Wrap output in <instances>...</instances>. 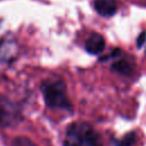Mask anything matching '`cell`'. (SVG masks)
I'll list each match as a JSON object with an SVG mask.
<instances>
[{"label": "cell", "instance_id": "6da1fadb", "mask_svg": "<svg viewBox=\"0 0 146 146\" xmlns=\"http://www.w3.org/2000/svg\"><path fill=\"white\" fill-rule=\"evenodd\" d=\"M64 146H103V144L100 137L91 125L76 122L67 128Z\"/></svg>", "mask_w": 146, "mask_h": 146}, {"label": "cell", "instance_id": "7a4b0ae2", "mask_svg": "<svg viewBox=\"0 0 146 146\" xmlns=\"http://www.w3.org/2000/svg\"><path fill=\"white\" fill-rule=\"evenodd\" d=\"M41 90L47 106L54 108H68L70 102L66 96L65 83L60 80H47L42 82Z\"/></svg>", "mask_w": 146, "mask_h": 146}, {"label": "cell", "instance_id": "3957f363", "mask_svg": "<svg viewBox=\"0 0 146 146\" xmlns=\"http://www.w3.org/2000/svg\"><path fill=\"white\" fill-rule=\"evenodd\" d=\"M22 120L19 108L5 96H0V125L11 127Z\"/></svg>", "mask_w": 146, "mask_h": 146}, {"label": "cell", "instance_id": "277c9868", "mask_svg": "<svg viewBox=\"0 0 146 146\" xmlns=\"http://www.w3.org/2000/svg\"><path fill=\"white\" fill-rule=\"evenodd\" d=\"M105 48V40L100 34L94 33L86 41V50L92 55L102 52Z\"/></svg>", "mask_w": 146, "mask_h": 146}, {"label": "cell", "instance_id": "5b68a950", "mask_svg": "<svg viewBox=\"0 0 146 146\" xmlns=\"http://www.w3.org/2000/svg\"><path fill=\"white\" fill-rule=\"evenodd\" d=\"M95 9L102 16H112L117 10L116 0H95Z\"/></svg>", "mask_w": 146, "mask_h": 146}, {"label": "cell", "instance_id": "8992f818", "mask_svg": "<svg viewBox=\"0 0 146 146\" xmlns=\"http://www.w3.org/2000/svg\"><path fill=\"white\" fill-rule=\"evenodd\" d=\"M112 70L117 72V73H120V74H124V75L131 73V66L125 60H117V62H115L112 65Z\"/></svg>", "mask_w": 146, "mask_h": 146}, {"label": "cell", "instance_id": "52a82bcc", "mask_svg": "<svg viewBox=\"0 0 146 146\" xmlns=\"http://www.w3.org/2000/svg\"><path fill=\"white\" fill-rule=\"evenodd\" d=\"M135 143H136V133L135 132H129V133L124 135L119 140L116 146H133Z\"/></svg>", "mask_w": 146, "mask_h": 146}, {"label": "cell", "instance_id": "ba28073f", "mask_svg": "<svg viewBox=\"0 0 146 146\" xmlns=\"http://www.w3.org/2000/svg\"><path fill=\"white\" fill-rule=\"evenodd\" d=\"M14 145L15 146H36L32 140H30L29 138H25V137L16 138L14 141Z\"/></svg>", "mask_w": 146, "mask_h": 146}, {"label": "cell", "instance_id": "9c48e42d", "mask_svg": "<svg viewBox=\"0 0 146 146\" xmlns=\"http://www.w3.org/2000/svg\"><path fill=\"white\" fill-rule=\"evenodd\" d=\"M145 41H146V32H141L140 35L137 38V46L138 47H141Z\"/></svg>", "mask_w": 146, "mask_h": 146}]
</instances>
